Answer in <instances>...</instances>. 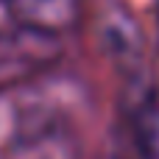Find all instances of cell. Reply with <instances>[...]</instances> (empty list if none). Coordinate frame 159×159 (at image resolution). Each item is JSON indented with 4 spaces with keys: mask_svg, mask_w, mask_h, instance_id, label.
I'll return each instance as SVG.
<instances>
[{
    "mask_svg": "<svg viewBox=\"0 0 159 159\" xmlns=\"http://www.w3.org/2000/svg\"><path fill=\"white\" fill-rule=\"evenodd\" d=\"M64 56L61 34H50L25 22L0 31V92L28 84L56 67Z\"/></svg>",
    "mask_w": 159,
    "mask_h": 159,
    "instance_id": "6da1fadb",
    "label": "cell"
},
{
    "mask_svg": "<svg viewBox=\"0 0 159 159\" xmlns=\"http://www.w3.org/2000/svg\"><path fill=\"white\" fill-rule=\"evenodd\" d=\"M6 159H81V143L67 120L39 112L11 140Z\"/></svg>",
    "mask_w": 159,
    "mask_h": 159,
    "instance_id": "7a4b0ae2",
    "label": "cell"
},
{
    "mask_svg": "<svg viewBox=\"0 0 159 159\" xmlns=\"http://www.w3.org/2000/svg\"><path fill=\"white\" fill-rule=\"evenodd\" d=\"M98 36L103 42L106 56L117 64V70H123V75L129 81L143 78V73H145V34H143L140 22L123 6L112 3L103 8Z\"/></svg>",
    "mask_w": 159,
    "mask_h": 159,
    "instance_id": "3957f363",
    "label": "cell"
},
{
    "mask_svg": "<svg viewBox=\"0 0 159 159\" xmlns=\"http://www.w3.org/2000/svg\"><path fill=\"white\" fill-rule=\"evenodd\" d=\"M87 0H8V14L14 22H25L50 34L73 31L84 17Z\"/></svg>",
    "mask_w": 159,
    "mask_h": 159,
    "instance_id": "277c9868",
    "label": "cell"
},
{
    "mask_svg": "<svg viewBox=\"0 0 159 159\" xmlns=\"http://www.w3.org/2000/svg\"><path fill=\"white\" fill-rule=\"evenodd\" d=\"M137 131H140L143 157L145 159H159V109L157 106H145L140 112Z\"/></svg>",
    "mask_w": 159,
    "mask_h": 159,
    "instance_id": "5b68a950",
    "label": "cell"
},
{
    "mask_svg": "<svg viewBox=\"0 0 159 159\" xmlns=\"http://www.w3.org/2000/svg\"><path fill=\"white\" fill-rule=\"evenodd\" d=\"M6 3H8V0H6Z\"/></svg>",
    "mask_w": 159,
    "mask_h": 159,
    "instance_id": "8992f818",
    "label": "cell"
}]
</instances>
